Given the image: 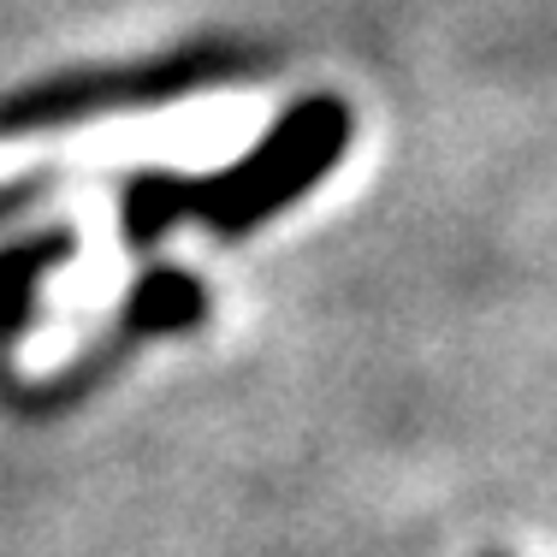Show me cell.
<instances>
[{
	"label": "cell",
	"instance_id": "obj_2",
	"mask_svg": "<svg viewBox=\"0 0 557 557\" xmlns=\"http://www.w3.org/2000/svg\"><path fill=\"white\" fill-rule=\"evenodd\" d=\"M208 321V285L178 268H154L149 278H137L125 297V309H119L113 333L96 344V350H84L72 368H60V374L48 380H24L12 374V362H0V409L18 421H54V416H72L77 404H89L119 368L131 362V356L143 350V344L154 338H172V333H190V326Z\"/></svg>",
	"mask_w": 557,
	"mask_h": 557
},
{
	"label": "cell",
	"instance_id": "obj_1",
	"mask_svg": "<svg viewBox=\"0 0 557 557\" xmlns=\"http://www.w3.org/2000/svg\"><path fill=\"white\" fill-rule=\"evenodd\" d=\"M350 101L338 96H309L290 113L273 119V131L225 172H208V178H178V172H143V178L125 184V202H119V220H125V244L149 249L161 244L178 220H202L214 237H249L256 225H268L273 214L297 208L314 184L326 178L344 149H350Z\"/></svg>",
	"mask_w": 557,
	"mask_h": 557
},
{
	"label": "cell",
	"instance_id": "obj_3",
	"mask_svg": "<svg viewBox=\"0 0 557 557\" xmlns=\"http://www.w3.org/2000/svg\"><path fill=\"white\" fill-rule=\"evenodd\" d=\"M72 232H42V237H24V244L0 249V362H12L24 326L36 314V285L42 273H54L72 261Z\"/></svg>",
	"mask_w": 557,
	"mask_h": 557
},
{
	"label": "cell",
	"instance_id": "obj_4",
	"mask_svg": "<svg viewBox=\"0 0 557 557\" xmlns=\"http://www.w3.org/2000/svg\"><path fill=\"white\" fill-rule=\"evenodd\" d=\"M486 557H498V552H486Z\"/></svg>",
	"mask_w": 557,
	"mask_h": 557
}]
</instances>
